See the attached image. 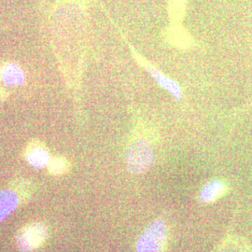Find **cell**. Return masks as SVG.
Wrapping results in <instances>:
<instances>
[{
    "instance_id": "cell-11",
    "label": "cell",
    "mask_w": 252,
    "mask_h": 252,
    "mask_svg": "<svg viewBox=\"0 0 252 252\" xmlns=\"http://www.w3.org/2000/svg\"><path fill=\"white\" fill-rule=\"evenodd\" d=\"M49 170L54 175H61L67 170L68 162L63 158H54L48 163Z\"/></svg>"
},
{
    "instance_id": "cell-7",
    "label": "cell",
    "mask_w": 252,
    "mask_h": 252,
    "mask_svg": "<svg viewBox=\"0 0 252 252\" xmlns=\"http://www.w3.org/2000/svg\"><path fill=\"white\" fill-rule=\"evenodd\" d=\"M145 66H146L147 70L152 74V76L155 79V81L160 84V86H162V88H164L165 90L168 91L176 98L181 97L182 92L180 90L179 85L175 81H172L171 79H169L168 77H166L165 75H163L159 70H157L156 68H154L150 64H145Z\"/></svg>"
},
{
    "instance_id": "cell-6",
    "label": "cell",
    "mask_w": 252,
    "mask_h": 252,
    "mask_svg": "<svg viewBox=\"0 0 252 252\" xmlns=\"http://www.w3.org/2000/svg\"><path fill=\"white\" fill-rule=\"evenodd\" d=\"M165 37L167 41L177 48L187 49L191 45V38L189 33L182 27H172L166 31Z\"/></svg>"
},
{
    "instance_id": "cell-12",
    "label": "cell",
    "mask_w": 252,
    "mask_h": 252,
    "mask_svg": "<svg viewBox=\"0 0 252 252\" xmlns=\"http://www.w3.org/2000/svg\"><path fill=\"white\" fill-rule=\"evenodd\" d=\"M216 252H246L241 245L236 243L235 241H227L221 245Z\"/></svg>"
},
{
    "instance_id": "cell-4",
    "label": "cell",
    "mask_w": 252,
    "mask_h": 252,
    "mask_svg": "<svg viewBox=\"0 0 252 252\" xmlns=\"http://www.w3.org/2000/svg\"><path fill=\"white\" fill-rule=\"evenodd\" d=\"M227 185L223 180L218 179L211 180L201 189L199 193V201L206 204L213 203L225 193Z\"/></svg>"
},
{
    "instance_id": "cell-3",
    "label": "cell",
    "mask_w": 252,
    "mask_h": 252,
    "mask_svg": "<svg viewBox=\"0 0 252 252\" xmlns=\"http://www.w3.org/2000/svg\"><path fill=\"white\" fill-rule=\"evenodd\" d=\"M47 237L46 226L40 222H34L21 229L16 237V244L20 252H32L43 245Z\"/></svg>"
},
{
    "instance_id": "cell-9",
    "label": "cell",
    "mask_w": 252,
    "mask_h": 252,
    "mask_svg": "<svg viewBox=\"0 0 252 252\" xmlns=\"http://www.w3.org/2000/svg\"><path fill=\"white\" fill-rule=\"evenodd\" d=\"M27 161L36 168H42L50 162V156L43 148L36 147L27 154Z\"/></svg>"
},
{
    "instance_id": "cell-8",
    "label": "cell",
    "mask_w": 252,
    "mask_h": 252,
    "mask_svg": "<svg viewBox=\"0 0 252 252\" xmlns=\"http://www.w3.org/2000/svg\"><path fill=\"white\" fill-rule=\"evenodd\" d=\"M0 78L7 85H20L25 81V74L16 63H9L1 69Z\"/></svg>"
},
{
    "instance_id": "cell-10",
    "label": "cell",
    "mask_w": 252,
    "mask_h": 252,
    "mask_svg": "<svg viewBox=\"0 0 252 252\" xmlns=\"http://www.w3.org/2000/svg\"><path fill=\"white\" fill-rule=\"evenodd\" d=\"M186 0H169V14L174 22H179L184 16Z\"/></svg>"
},
{
    "instance_id": "cell-5",
    "label": "cell",
    "mask_w": 252,
    "mask_h": 252,
    "mask_svg": "<svg viewBox=\"0 0 252 252\" xmlns=\"http://www.w3.org/2000/svg\"><path fill=\"white\" fill-rule=\"evenodd\" d=\"M19 197L12 189L0 190V222L18 207Z\"/></svg>"
},
{
    "instance_id": "cell-2",
    "label": "cell",
    "mask_w": 252,
    "mask_h": 252,
    "mask_svg": "<svg viewBox=\"0 0 252 252\" xmlns=\"http://www.w3.org/2000/svg\"><path fill=\"white\" fill-rule=\"evenodd\" d=\"M167 236V226L163 220L157 219L145 228L135 243L136 252H161Z\"/></svg>"
},
{
    "instance_id": "cell-1",
    "label": "cell",
    "mask_w": 252,
    "mask_h": 252,
    "mask_svg": "<svg viewBox=\"0 0 252 252\" xmlns=\"http://www.w3.org/2000/svg\"><path fill=\"white\" fill-rule=\"evenodd\" d=\"M126 159L129 171L135 175L144 174L153 166V148L147 140L136 139L128 146Z\"/></svg>"
}]
</instances>
